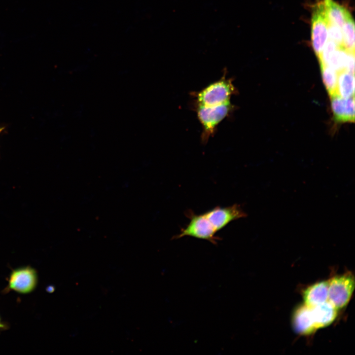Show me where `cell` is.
<instances>
[{
	"mask_svg": "<svg viewBox=\"0 0 355 355\" xmlns=\"http://www.w3.org/2000/svg\"><path fill=\"white\" fill-rule=\"evenodd\" d=\"M349 51L342 46H339L330 56L327 66L337 72L345 70Z\"/></svg>",
	"mask_w": 355,
	"mask_h": 355,
	"instance_id": "cell-16",
	"label": "cell"
},
{
	"mask_svg": "<svg viewBox=\"0 0 355 355\" xmlns=\"http://www.w3.org/2000/svg\"><path fill=\"white\" fill-rule=\"evenodd\" d=\"M236 93L232 79L224 75L197 93V105L207 106L221 105L230 102L231 97Z\"/></svg>",
	"mask_w": 355,
	"mask_h": 355,
	"instance_id": "cell-2",
	"label": "cell"
},
{
	"mask_svg": "<svg viewBox=\"0 0 355 355\" xmlns=\"http://www.w3.org/2000/svg\"><path fill=\"white\" fill-rule=\"evenodd\" d=\"M187 216L190 219L188 224L178 234L173 236V239L189 236L208 241L213 245L217 244L220 239L215 235L217 232L204 213L196 214L189 211Z\"/></svg>",
	"mask_w": 355,
	"mask_h": 355,
	"instance_id": "cell-5",
	"label": "cell"
},
{
	"mask_svg": "<svg viewBox=\"0 0 355 355\" xmlns=\"http://www.w3.org/2000/svg\"><path fill=\"white\" fill-rule=\"evenodd\" d=\"M9 327V325L8 323L2 321L0 316V334L2 331L7 330Z\"/></svg>",
	"mask_w": 355,
	"mask_h": 355,
	"instance_id": "cell-19",
	"label": "cell"
},
{
	"mask_svg": "<svg viewBox=\"0 0 355 355\" xmlns=\"http://www.w3.org/2000/svg\"><path fill=\"white\" fill-rule=\"evenodd\" d=\"M204 213L217 232L231 222L247 216L237 204L225 207H216Z\"/></svg>",
	"mask_w": 355,
	"mask_h": 355,
	"instance_id": "cell-7",
	"label": "cell"
},
{
	"mask_svg": "<svg viewBox=\"0 0 355 355\" xmlns=\"http://www.w3.org/2000/svg\"><path fill=\"white\" fill-rule=\"evenodd\" d=\"M345 70L354 74L355 52H349Z\"/></svg>",
	"mask_w": 355,
	"mask_h": 355,
	"instance_id": "cell-18",
	"label": "cell"
},
{
	"mask_svg": "<svg viewBox=\"0 0 355 355\" xmlns=\"http://www.w3.org/2000/svg\"><path fill=\"white\" fill-rule=\"evenodd\" d=\"M320 66L323 83L329 95H337L338 72L328 66L320 64Z\"/></svg>",
	"mask_w": 355,
	"mask_h": 355,
	"instance_id": "cell-15",
	"label": "cell"
},
{
	"mask_svg": "<svg viewBox=\"0 0 355 355\" xmlns=\"http://www.w3.org/2000/svg\"><path fill=\"white\" fill-rule=\"evenodd\" d=\"M328 299L337 310L350 301L355 288V277L351 272L335 276L328 281Z\"/></svg>",
	"mask_w": 355,
	"mask_h": 355,
	"instance_id": "cell-3",
	"label": "cell"
},
{
	"mask_svg": "<svg viewBox=\"0 0 355 355\" xmlns=\"http://www.w3.org/2000/svg\"><path fill=\"white\" fill-rule=\"evenodd\" d=\"M328 37L329 40L343 47V34L341 28L328 20Z\"/></svg>",
	"mask_w": 355,
	"mask_h": 355,
	"instance_id": "cell-17",
	"label": "cell"
},
{
	"mask_svg": "<svg viewBox=\"0 0 355 355\" xmlns=\"http://www.w3.org/2000/svg\"><path fill=\"white\" fill-rule=\"evenodd\" d=\"M230 102L214 106L197 105L196 110L198 119L203 128L201 139L206 142L214 134L217 126L233 110Z\"/></svg>",
	"mask_w": 355,
	"mask_h": 355,
	"instance_id": "cell-1",
	"label": "cell"
},
{
	"mask_svg": "<svg viewBox=\"0 0 355 355\" xmlns=\"http://www.w3.org/2000/svg\"><path fill=\"white\" fill-rule=\"evenodd\" d=\"M328 281H321L307 287L303 292L304 304L313 307L327 301Z\"/></svg>",
	"mask_w": 355,
	"mask_h": 355,
	"instance_id": "cell-11",
	"label": "cell"
},
{
	"mask_svg": "<svg viewBox=\"0 0 355 355\" xmlns=\"http://www.w3.org/2000/svg\"><path fill=\"white\" fill-rule=\"evenodd\" d=\"M293 325L296 331L300 334H310L317 330L310 307L304 304L296 310L293 317Z\"/></svg>",
	"mask_w": 355,
	"mask_h": 355,
	"instance_id": "cell-9",
	"label": "cell"
},
{
	"mask_svg": "<svg viewBox=\"0 0 355 355\" xmlns=\"http://www.w3.org/2000/svg\"><path fill=\"white\" fill-rule=\"evenodd\" d=\"M355 83L354 74L345 70L338 72L337 95L343 98L354 97Z\"/></svg>",
	"mask_w": 355,
	"mask_h": 355,
	"instance_id": "cell-13",
	"label": "cell"
},
{
	"mask_svg": "<svg viewBox=\"0 0 355 355\" xmlns=\"http://www.w3.org/2000/svg\"></svg>",
	"mask_w": 355,
	"mask_h": 355,
	"instance_id": "cell-20",
	"label": "cell"
},
{
	"mask_svg": "<svg viewBox=\"0 0 355 355\" xmlns=\"http://www.w3.org/2000/svg\"><path fill=\"white\" fill-rule=\"evenodd\" d=\"M7 282V285L2 291L3 293H7L11 291L22 294L31 293L38 284L37 271L29 265L12 269Z\"/></svg>",
	"mask_w": 355,
	"mask_h": 355,
	"instance_id": "cell-4",
	"label": "cell"
},
{
	"mask_svg": "<svg viewBox=\"0 0 355 355\" xmlns=\"http://www.w3.org/2000/svg\"><path fill=\"white\" fill-rule=\"evenodd\" d=\"M328 40V20L322 3L314 7L311 19V42L318 58Z\"/></svg>",
	"mask_w": 355,
	"mask_h": 355,
	"instance_id": "cell-6",
	"label": "cell"
},
{
	"mask_svg": "<svg viewBox=\"0 0 355 355\" xmlns=\"http://www.w3.org/2000/svg\"><path fill=\"white\" fill-rule=\"evenodd\" d=\"M341 29L343 48L349 52H355V23L350 12Z\"/></svg>",
	"mask_w": 355,
	"mask_h": 355,
	"instance_id": "cell-14",
	"label": "cell"
},
{
	"mask_svg": "<svg viewBox=\"0 0 355 355\" xmlns=\"http://www.w3.org/2000/svg\"><path fill=\"white\" fill-rule=\"evenodd\" d=\"M323 3L328 20L342 29L349 11L333 0H323Z\"/></svg>",
	"mask_w": 355,
	"mask_h": 355,
	"instance_id": "cell-12",
	"label": "cell"
},
{
	"mask_svg": "<svg viewBox=\"0 0 355 355\" xmlns=\"http://www.w3.org/2000/svg\"><path fill=\"white\" fill-rule=\"evenodd\" d=\"M310 307L317 329L330 325L337 317L338 310L328 301Z\"/></svg>",
	"mask_w": 355,
	"mask_h": 355,
	"instance_id": "cell-10",
	"label": "cell"
},
{
	"mask_svg": "<svg viewBox=\"0 0 355 355\" xmlns=\"http://www.w3.org/2000/svg\"><path fill=\"white\" fill-rule=\"evenodd\" d=\"M332 111L337 122H354L355 121L354 96L343 98L338 95L330 97Z\"/></svg>",
	"mask_w": 355,
	"mask_h": 355,
	"instance_id": "cell-8",
	"label": "cell"
}]
</instances>
